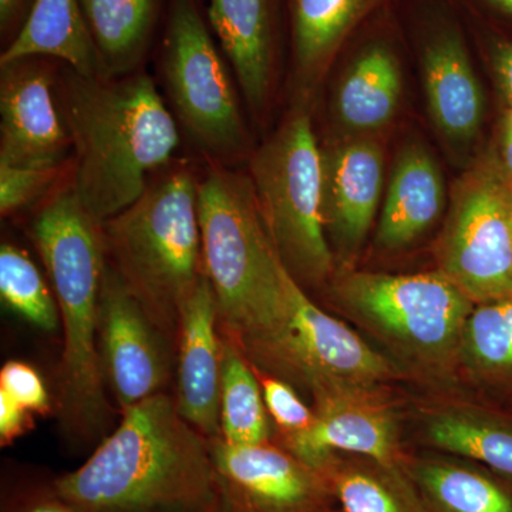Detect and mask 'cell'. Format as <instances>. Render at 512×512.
Listing matches in <instances>:
<instances>
[{
  "instance_id": "5",
  "label": "cell",
  "mask_w": 512,
  "mask_h": 512,
  "mask_svg": "<svg viewBox=\"0 0 512 512\" xmlns=\"http://www.w3.org/2000/svg\"><path fill=\"white\" fill-rule=\"evenodd\" d=\"M198 183L188 167L167 168L101 222L107 262L175 348L183 303L205 274Z\"/></svg>"
},
{
  "instance_id": "3",
  "label": "cell",
  "mask_w": 512,
  "mask_h": 512,
  "mask_svg": "<svg viewBox=\"0 0 512 512\" xmlns=\"http://www.w3.org/2000/svg\"><path fill=\"white\" fill-rule=\"evenodd\" d=\"M33 244L45 265L63 329L57 414L74 446L109 436L114 407L101 375L97 323L107 264L103 225L72 188L56 194L33 220Z\"/></svg>"
},
{
  "instance_id": "35",
  "label": "cell",
  "mask_w": 512,
  "mask_h": 512,
  "mask_svg": "<svg viewBox=\"0 0 512 512\" xmlns=\"http://www.w3.org/2000/svg\"><path fill=\"white\" fill-rule=\"evenodd\" d=\"M35 0H0V29L3 35L25 23Z\"/></svg>"
},
{
  "instance_id": "36",
  "label": "cell",
  "mask_w": 512,
  "mask_h": 512,
  "mask_svg": "<svg viewBox=\"0 0 512 512\" xmlns=\"http://www.w3.org/2000/svg\"><path fill=\"white\" fill-rule=\"evenodd\" d=\"M495 69H497L501 89L512 106V43L498 49L495 55Z\"/></svg>"
},
{
  "instance_id": "4",
  "label": "cell",
  "mask_w": 512,
  "mask_h": 512,
  "mask_svg": "<svg viewBox=\"0 0 512 512\" xmlns=\"http://www.w3.org/2000/svg\"><path fill=\"white\" fill-rule=\"evenodd\" d=\"M198 215L220 333L249 356L272 342L286 322V269L251 178L212 164L198 183Z\"/></svg>"
},
{
  "instance_id": "15",
  "label": "cell",
  "mask_w": 512,
  "mask_h": 512,
  "mask_svg": "<svg viewBox=\"0 0 512 512\" xmlns=\"http://www.w3.org/2000/svg\"><path fill=\"white\" fill-rule=\"evenodd\" d=\"M222 336L217 301L202 275L183 303L175 348V394L178 413L207 439L220 437Z\"/></svg>"
},
{
  "instance_id": "22",
  "label": "cell",
  "mask_w": 512,
  "mask_h": 512,
  "mask_svg": "<svg viewBox=\"0 0 512 512\" xmlns=\"http://www.w3.org/2000/svg\"><path fill=\"white\" fill-rule=\"evenodd\" d=\"M318 471L342 512H430L400 464L336 453Z\"/></svg>"
},
{
  "instance_id": "30",
  "label": "cell",
  "mask_w": 512,
  "mask_h": 512,
  "mask_svg": "<svg viewBox=\"0 0 512 512\" xmlns=\"http://www.w3.org/2000/svg\"><path fill=\"white\" fill-rule=\"evenodd\" d=\"M269 417L275 426V443L295 439L312 429L316 413L303 402L295 387L284 379L255 369Z\"/></svg>"
},
{
  "instance_id": "16",
  "label": "cell",
  "mask_w": 512,
  "mask_h": 512,
  "mask_svg": "<svg viewBox=\"0 0 512 512\" xmlns=\"http://www.w3.org/2000/svg\"><path fill=\"white\" fill-rule=\"evenodd\" d=\"M383 168L376 141L357 140L322 151L323 224L329 245L345 265L362 248L375 220Z\"/></svg>"
},
{
  "instance_id": "2",
  "label": "cell",
  "mask_w": 512,
  "mask_h": 512,
  "mask_svg": "<svg viewBox=\"0 0 512 512\" xmlns=\"http://www.w3.org/2000/svg\"><path fill=\"white\" fill-rule=\"evenodd\" d=\"M57 93L73 141L72 190L97 220H109L170 165L177 123L144 73L87 77L67 67Z\"/></svg>"
},
{
  "instance_id": "38",
  "label": "cell",
  "mask_w": 512,
  "mask_h": 512,
  "mask_svg": "<svg viewBox=\"0 0 512 512\" xmlns=\"http://www.w3.org/2000/svg\"><path fill=\"white\" fill-rule=\"evenodd\" d=\"M490 2H493L495 6L512 15V0H490Z\"/></svg>"
},
{
  "instance_id": "10",
  "label": "cell",
  "mask_w": 512,
  "mask_h": 512,
  "mask_svg": "<svg viewBox=\"0 0 512 512\" xmlns=\"http://www.w3.org/2000/svg\"><path fill=\"white\" fill-rule=\"evenodd\" d=\"M512 185L493 167L461 181L441 235L440 272L477 305L512 298Z\"/></svg>"
},
{
  "instance_id": "29",
  "label": "cell",
  "mask_w": 512,
  "mask_h": 512,
  "mask_svg": "<svg viewBox=\"0 0 512 512\" xmlns=\"http://www.w3.org/2000/svg\"><path fill=\"white\" fill-rule=\"evenodd\" d=\"M0 296L6 306L36 328L55 332L59 308L52 286L23 249L12 244L0 248Z\"/></svg>"
},
{
  "instance_id": "34",
  "label": "cell",
  "mask_w": 512,
  "mask_h": 512,
  "mask_svg": "<svg viewBox=\"0 0 512 512\" xmlns=\"http://www.w3.org/2000/svg\"><path fill=\"white\" fill-rule=\"evenodd\" d=\"M15 512H80L69 501L64 500L62 495L56 493L55 488L49 493L36 495L25 501Z\"/></svg>"
},
{
  "instance_id": "25",
  "label": "cell",
  "mask_w": 512,
  "mask_h": 512,
  "mask_svg": "<svg viewBox=\"0 0 512 512\" xmlns=\"http://www.w3.org/2000/svg\"><path fill=\"white\" fill-rule=\"evenodd\" d=\"M400 92L402 74L396 56L387 47H370L340 83L336 114L352 130H375L396 113Z\"/></svg>"
},
{
  "instance_id": "24",
  "label": "cell",
  "mask_w": 512,
  "mask_h": 512,
  "mask_svg": "<svg viewBox=\"0 0 512 512\" xmlns=\"http://www.w3.org/2000/svg\"><path fill=\"white\" fill-rule=\"evenodd\" d=\"M104 77L131 74L146 53L160 0H80Z\"/></svg>"
},
{
  "instance_id": "39",
  "label": "cell",
  "mask_w": 512,
  "mask_h": 512,
  "mask_svg": "<svg viewBox=\"0 0 512 512\" xmlns=\"http://www.w3.org/2000/svg\"><path fill=\"white\" fill-rule=\"evenodd\" d=\"M507 128H510V130H512V113L510 114V119H508Z\"/></svg>"
},
{
  "instance_id": "6",
  "label": "cell",
  "mask_w": 512,
  "mask_h": 512,
  "mask_svg": "<svg viewBox=\"0 0 512 512\" xmlns=\"http://www.w3.org/2000/svg\"><path fill=\"white\" fill-rule=\"evenodd\" d=\"M332 296L396 355L434 375L458 366L464 329L476 308L440 271L416 275L345 272L333 282Z\"/></svg>"
},
{
  "instance_id": "28",
  "label": "cell",
  "mask_w": 512,
  "mask_h": 512,
  "mask_svg": "<svg viewBox=\"0 0 512 512\" xmlns=\"http://www.w3.org/2000/svg\"><path fill=\"white\" fill-rule=\"evenodd\" d=\"M366 0H291L293 50L302 82H309L339 46Z\"/></svg>"
},
{
  "instance_id": "14",
  "label": "cell",
  "mask_w": 512,
  "mask_h": 512,
  "mask_svg": "<svg viewBox=\"0 0 512 512\" xmlns=\"http://www.w3.org/2000/svg\"><path fill=\"white\" fill-rule=\"evenodd\" d=\"M312 399V429L279 446L315 470L336 453L402 466L406 451L387 390H332Z\"/></svg>"
},
{
  "instance_id": "26",
  "label": "cell",
  "mask_w": 512,
  "mask_h": 512,
  "mask_svg": "<svg viewBox=\"0 0 512 512\" xmlns=\"http://www.w3.org/2000/svg\"><path fill=\"white\" fill-rule=\"evenodd\" d=\"M220 433V439L231 444L271 443L275 439V426L266 410L254 367L238 346L224 336Z\"/></svg>"
},
{
  "instance_id": "18",
  "label": "cell",
  "mask_w": 512,
  "mask_h": 512,
  "mask_svg": "<svg viewBox=\"0 0 512 512\" xmlns=\"http://www.w3.org/2000/svg\"><path fill=\"white\" fill-rule=\"evenodd\" d=\"M402 467L430 512H512V484L473 461L406 453Z\"/></svg>"
},
{
  "instance_id": "12",
  "label": "cell",
  "mask_w": 512,
  "mask_h": 512,
  "mask_svg": "<svg viewBox=\"0 0 512 512\" xmlns=\"http://www.w3.org/2000/svg\"><path fill=\"white\" fill-rule=\"evenodd\" d=\"M222 512H335L318 470L275 441L231 444L210 440Z\"/></svg>"
},
{
  "instance_id": "8",
  "label": "cell",
  "mask_w": 512,
  "mask_h": 512,
  "mask_svg": "<svg viewBox=\"0 0 512 512\" xmlns=\"http://www.w3.org/2000/svg\"><path fill=\"white\" fill-rule=\"evenodd\" d=\"M286 322L268 345L245 356L255 369L316 394L332 390H386L402 375L349 326L312 301L286 271Z\"/></svg>"
},
{
  "instance_id": "19",
  "label": "cell",
  "mask_w": 512,
  "mask_h": 512,
  "mask_svg": "<svg viewBox=\"0 0 512 512\" xmlns=\"http://www.w3.org/2000/svg\"><path fill=\"white\" fill-rule=\"evenodd\" d=\"M444 207L443 178L433 158L410 147L397 158L376 241L380 248L412 244L437 221Z\"/></svg>"
},
{
  "instance_id": "27",
  "label": "cell",
  "mask_w": 512,
  "mask_h": 512,
  "mask_svg": "<svg viewBox=\"0 0 512 512\" xmlns=\"http://www.w3.org/2000/svg\"><path fill=\"white\" fill-rule=\"evenodd\" d=\"M458 367L485 386L512 389V298L474 308L458 350Z\"/></svg>"
},
{
  "instance_id": "13",
  "label": "cell",
  "mask_w": 512,
  "mask_h": 512,
  "mask_svg": "<svg viewBox=\"0 0 512 512\" xmlns=\"http://www.w3.org/2000/svg\"><path fill=\"white\" fill-rule=\"evenodd\" d=\"M45 57L0 64V163L62 165L73 148Z\"/></svg>"
},
{
  "instance_id": "31",
  "label": "cell",
  "mask_w": 512,
  "mask_h": 512,
  "mask_svg": "<svg viewBox=\"0 0 512 512\" xmlns=\"http://www.w3.org/2000/svg\"><path fill=\"white\" fill-rule=\"evenodd\" d=\"M62 165L0 163V214L9 217L42 200L56 183Z\"/></svg>"
},
{
  "instance_id": "33",
  "label": "cell",
  "mask_w": 512,
  "mask_h": 512,
  "mask_svg": "<svg viewBox=\"0 0 512 512\" xmlns=\"http://www.w3.org/2000/svg\"><path fill=\"white\" fill-rule=\"evenodd\" d=\"M33 414L0 393V443L9 446L12 441L29 430Z\"/></svg>"
},
{
  "instance_id": "20",
  "label": "cell",
  "mask_w": 512,
  "mask_h": 512,
  "mask_svg": "<svg viewBox=\"0 0 512 512\" xmlns=\"http://www.w3.org/2000/svg\"><path fill=\"white\" fill-rule=\"evenodd\" d=\"M50 57L87 77H104L80 0H35L28 19L0 56V64Z\"/></svg>"
},
{
  "instance_id": "9",
  "label": "cell",
  "mask_w": 512,
  "mask_h": 512,
  "mask_svg": "<svg viewBox=\"0 0 512 512\" xmlns=\"http://www.w3.org/2000/svg\"><path fill=\"white\" fill-rule=\"evenodd\" d=\"M161 72L175 117L198 148L222 165L245 156L237 92L194 0H171Z\"/></svg>"
},
{
  "instance_id": "1",
  "label": "cell",
  "mask_w": 512,
  "mask_h": 512,
  "mask_svg": "<svg viewBox=\"0 0 512 512\" xmlns=\"http://www.w3.org/2000/svg\"><path fill=\"white\" fill-rule=\"evenodd\" d=\"M89 460L52 487L80 512H222L210 439L158 394L120 413Z\"/></svg>"
},
{
  "instance_id": "21",
  "label": "cell",
  "mask_w": 512,
  "mask_h": 512,
  "mask_svg": "<svg viewBox=\"0 0 512 512\" xmlns=\"http://www.w3.org/2000/svg\"><path fill=\"white\" fill-rule=\"evenodd\" d=\"M424 82L441 130L454 140L473 137L483 117V93L456 33H441L426 47Z\"/></svg>"
},
{
  "instance_id": "40",
  "label": "cell",
  "mask_w": 512,
  "mask_h": 512,
  "mask_svg": "<svg viewBox=\"0 0 512 512\" xmlns=\"http://www.w3.org/2000/svg\"><path fill=\"white\" fill-rule=\"evenodd\" d=\"M511 221H512V197H511Z\"/></svg>"
},
{
  "instance_id": "37",
  "label": "cell",
  "mask_w": 512,
  "mask_h": 512,
  "mask_svg": "<svg viewBox=\"0 0 512 512\" xmlns=\"http://www.w3.org/2000/svg\"><path fill=\"white\" fill-rule=\"evenodd\" d=\"M503 156L505 175L512 185V130L510 128L505 130Z\"/></svg>"
},
{
  "instance_id": "32",
  "label": "cell",
  "mask_w": 512,
  "mask_h": 512,
  "mask_svg": "<svg viewBox=\"0 0 512 512\" xmlns=\"http://www.w3.org/2000/svg\"><path fill=\"white\" fill-rule=\"evenodd\" d=\"M0 393L32 414H47L52 400L42 376L35 367L20 360H10L0 370Z\"/></svg>"
},
{
  "instance_id": "17",
  "label": "cell",
  "mask_w": 512,
  "mask_h": 512,
  "mask_svg": "<svg viewBox=\"0 0 512 512\" xmlns=\"http://www.w3.org/2000/svg\"><path fill=\"white\" fill-rule=\"evenodd\" d=\"M208 18L249 107L264 109L274 66L271 0H210Z\"/></svg>"
},
{
  "instance_id": "7",
  "label": "cell",
  "mask_w": 512,
  "mask_h": 512,
  "mask_svg": "<svg viewBox=\"0 0 512 512\" xmlns=\"http://www.w3.org/2000/svg\"><path fill=\"white\" fill-rule=\"evenodd\" d=\"M251 181L276 252L303 289L335 272L322 215V151L308 111L296 109L251 158Z\"/></svg>"
},
{
  "instance_id": "11",
  "label": "cell",
  "mask_w": 512,
  "mask_h": 512,
  "mask_svg": "<svg viewBox=\"0 0 512 512\" xmlns=\"http://www.w3.org/2000/svg\"><path fill=\"white\" fill-rule=\"evenodd\" d=\"M97 350L107 393L120 413L167 393L175 345L127 291L109 262L101 279Z\"/></svg>"
},
{
  "instance_id": "23",
  "label": "cell",
  "mask_w": 512,
  "mask_h": 512,
  "mask_svg": "<svg viewBox=\"0 0 512 512\" xmlns=\"http://www.w3.org/2000/svg\"><path fill=\"white\" fill-rule=\"evenodd\" d=\"M423 439L437 453L464 458L512 484V427L466 406L426 414Z\"/></svg>"
}]
</instances>
